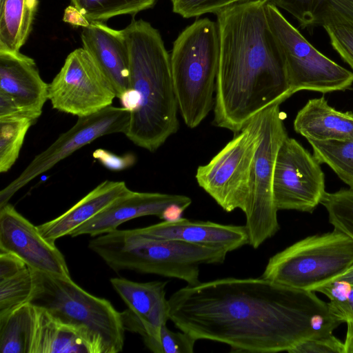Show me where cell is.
Wrapping results in <instances>:
<instances>
[{
	"instance_id": "1",
	"label": "cell",
	"mask_w": 353,
	"mask_h": 353,
	"mask_svg": "<svg viewBox=\"0 0 353 353\" xmlns=\"http://www.w3.org/2000/svg\"><path fill=\"white\" fill-rule=\"evenodd\" d=\"M170 320L197 341L228 345L231 352H289L328 336L342 322L314 291L259 278H224L187 285L168 299Z\"/></svg>"
},
{
	"instance_id": "2",
	"label": "cell",
	"mask_w": 353,
	"mask_h": 353,
	"mask_svg": "<svg viewBox=\"0 0 353 353\" xmlns=\"http://www.w3.org/2000/svg\"><path fill=\"white\" fill-rule=\"evenodd\" d=\"M267 0H250L215 15L219 63L214 124L238 133L291 92L284 58L265 15Z\"/></svg>"
},
{
	"instance_id": "3",
	"label": "cell",
	"mask_w": 353,
	"mask_h": 353,
	"mask_svg": "<svg viewBox=\"0 0 353 353\" xmlns=\"http://www.w3.org/2000/svg\"><path fill=\"white\" fill-rule=\"evenodd\" d=\"M130 57V87L139 97L124 134L136 145L151 152L179 130V105L170 56L159 31L143 19L123 30Z\"/></svg>"
},
{
	"instance_id": "4",
	"label": "cell",
	"mask_w": 353,
	"mask_h": 353,
	"mask_svg": "<svg viewBox=\"0 0 353 353\" xmlns=\"http://www.w3.org/2000/svg\"><path fill=\"white\" fill-rule=\"evenodd\" d=\"M88 248L115 272L154 274L190 285L200 282L201 265L222 263L228 253L221 247L145 236L134 229H117L94 236Z\"/></svg>"
},
{
	"instance_id": "5",
	"label": "cell",
	"mask_w": 353,
	"mask_h": 353,
	"mask_svg": "<svg viewBox=\"0 0 353 353\" xmlns=\"http://www.w3.org/2000/svg\"><path fill=\"white\" fill-rule=\"evenodd\" d=\"M32 272L34 285L28 303L79 331L90 353L123 350L125 329L121 312L108 300L86 292L71 277Z\"/></svg>"
},
{
	"instance_id": "6",
	"label": "cell",
	"mask_w": 353,
	"mask_h": 353,
	"mask_svg": "<svg viewBox=\"0 0 353 353\" xmlns=\"http://www.w3.org/2000/svg\"><path fill=\"white\" fill-rule=\"evenodd\" d=\"M170 56L179 110L188 128H196L214 105L219 63L216 21L203 18L187 26Z\"/></svg>"
},
{
	"instance_id": "7",
	"label": "cell",
	"mask_w": 353,
	"mask_h": 353,
	"mask_svg": "<svg viewBox=\"0 0 353 353\" xmlns=\"http://www.w3.org/2000/svg\"><path fill=\"white\" fill-rule=\"evenodd\" d=\"M353 264V240L334 229L307 236L272 256L263 279L302 290L314 291L335 279Z\"/></svg>"
},
{
	"instance_id": "8",
	"label": "cell",
	"mask_w": 353,
	"mask_h": 353,
	"mask_svg": "<svg viewBox=\"0 0 353 353\" xmlns=\"http://www.w3.org/2000/svg\"><path fill=\"white\" fill-rule=\"evenodd\" d=\"M269 27L281 50L292 94L301 90L321 93L343 91L353 83V72L314 48L281 12L267 1Z\"/></svg>"
},
{
	"instance_id": "9",
	"label": "cell",
	"mask_w": 353,
	"mask_h": 353,
	"mask_svg": "<svg viewBox=\"0 0 353 353\" xmlns=\"http://www.w3.org/2000/svg\"><path fill=\"white\" fill-rule=\"evenodd\" d=\"M280 103L260 112L261 140L257 148L243 213L248 243L258 248L279 230L273 195L274 167L279 149L288 136Z\"/></svg>"
},
{
	"instance_id": "10",
	"label": "cell",
	"mask_w": 353,
	"mask_h": 353,
	"mask_svg": "<svg viewBox=\"0 0 353 353\" xmlns=\"http://www.w3.org/2000/svg\"><path fill=\"white\" fill-rule=\"evenodd\" d=\"M260 140L259 113L207 164L196 170L195 178L199 187L228 212L245 209Z\"/></svg>"
},
{
	"instance_id": "11",
	"label": "cell",
	"mask_w": 353,
	"mask_h": 353,
	"mask_svg": "<svg viewBox=\"0 0 353 353\" xmlns=\"http://www.w3.org/2000/svg\"><path fill=\"white\" fill-rule=\"evenodd\" d=\"M115 97L113 86L83 48L68 55L48 84V99L52 108L77 117L111 105Z\"/></svg>"
},
{
	"instance_id": "12",
	"label": "cell",
	"mask_w": 353,
	"mask_h": 353,
	"mask_svg": "<svg viewBox=\"0 0 353 353\" xmlns=\"http://www.w3.org/2000/svg\"><path fill=\"white\" fill-rule=\"evenodd\" d=\"M130 119V112L128 110L112 105L92 114L78 117L71 128L36 155L17 177L1 190L0 208L8 203L14 194L30 181L79 149L105 135L125 134Z\"/></svg>"
},
{
	"instance_id": "13",
	"label": "cell",
	"mask_w": 353,
	"mask_h": 353,
	"mask_svg": "<svg viewBox=\"0 0 353 353\" xmlns=\"http://www.w3.org/2000/svg\"><path fill=\"white\" fill-rule=\"evenodd\" d=\"M319 161L296 139L287 136L276 156L273 195L276 208L312 212L325 194Z\"/></svg>"
},
{
	"instance_id": "14",
	"label": "cell",
	"mask_w": 353,
	"mask_h": 353,
	"mask_svg": "<svg viewBox=\"0 0 353 353\" xmlns=\"http://www.w3.org/2000/svg\"><path fill=\"white\" fill-rule=\"evenodd\" d=\"M0 252L14 254L34 270L71 277L65 257L55 244L46 241L37 226L9 203L0 208Z\"/></svg>"
},
{
	"instance_id": "15",
	"label": "cell",
	"mask_w": 353,
	"mask_h": 353,
	"mask_svg": "<svg viewBox=\"0 0 353 353\" xmlns=\"http://www.w3.org/2000/svg\"><path fill=\"white\" fill-rule=\"evenodd\" d=\"M110 283L128 306L121 312L125 330L143 336L170 320V304L165 297L167 281L141 283L115 277L110 279Z\"/></svg>"
},
{
	"instance_id": "16",
	"label": "cell",
	"mask_w": 353,
	"mask_h": 353,
	"mask_svg": "<svg viewBox=\"0 0 353 353\" xmlns=\"http://www.w3.org/2000/svg\"><path fill=\"white\" fill-rule=\"evenodd\" d=\"M191 203V199L185 195L132 190L74 229L69 236L88 234L94 237L115 230L121 224L140 216H157L163 219L170 206L180 205L188 208Z\"/></svg>"
},
{
	"instance_id": "17",
	"label": "cell",
	"mask_w": 353,
	"mask_h": 353,
	"mask_svg": "<svg viewBox=\"0 0 353 353\" xmlns=\"http://www.w3.org/2000/svg\"><path fill=\"white\" fill-rule=\"evenodd\" d=\"M0 94L35 121L48 99V84L41 77L33 59L20 52L0 51Z\"/></svg>"
},
{
	"instance_id": "18",
	"label": "cell",
	"mask_w": 353,
	"mask_h": 353,
	"mask_svg": "<svg viewBox=\"0 0 353 353\" xmlns=\"http://www.w3.org/2000/svg\"><path fill=\"white\" fill-rule=\"evenodd\" d=\"M134 230L143 236L157 239L221 247L228 252L249 242L245 225H223L181 217Z\"/></svg>"
},
{
	"instance_id": "19",
	"label": "cell",
	"mask_w": 353,
	"mask_h": 353,
	"mask_svg": "<svg viewBox=\"0 0 353 353\" xmlns=\"http://www.w3.org/2000/svg\"><path fill=\"white\" fill-rule=\"evenodd\" d=\"M83 48L88 52L113 86L117 97L130 87V57L122 30L103 22H90L81 34Z\"/></svg>"
},
{
	"instance_id": "20",
	"label": "cell",
	"mask_w": 353,
	"mask_h": 353,
	"mask_svg": "<svg viewBox=\"0 0 353 353\" xmlns=\"http://www.w3.org/2000/svg\"><path fill=\"white\" fill-rule=\"evenodd\" d=\"M132 190L124 181L105 180L58 217L37 226L48 242L70 234Z\"/></svg>"
},
{
	"instance_id": "21",
	"label": "cell",
	"mask_w": 353,
	"mask_h": 353,
	"mask_svg": "<svg viewBox=\"0 0 353 353\" xmlns=\"http://www.w3.org/2000/svg\"><path fill=\"white\" fill-rule=\"evenodd\" d=\"M294 129L307 141L352 138L353 113L334 109L324 97L312 99L298 112Z\"/></svg>"
},
{
	"instance_id": "22",
	"label": "cell",
	"mask_w": 353,
	"mask_h": 353,
	"mask_svg": "<svg viewBox=\"0 0 353 353\" xmlns=\"http://www.w3.org/2000/svg\"><path fill=\"white\" fill-rule=\"evenodd\" d=\"M291 14L303 28L353 26V0H267Z\"/></svg>"
},
{
	"instance_id": "23",
	"label": "cell",
	"mask_w": 353,
	"mask_h": 353,
	"mask_svg": "<svg viewBox=\"0 0 353 353\" xmlns=\"http://www.w3.org/2000/svg\"><path fill=\"white\" fill-rule=\"evenodd\" d=\"M36 307V306H35ZM32 353H90L75 328L36 307V328Z\"/></svg>"
},
{
	"instance_id": "24",
	"label": "cell",
	"mask_w": 353,
	"mask_h": 353,
	"mask_svg": "<svg viewBox=\"0 0 353 353\" xmlns=\"http://www.w3.org/2000/svg\"><path fill=\"white\" fill-rule=\"evenodd\" d=\"M39 0H0V51L19 52L30 33Z\"/></svg>"
},
{
	"instance_id": "25",
	"label": "cell",
	"mask_w": 353,
	"mask_h": 353,
	"mask_svg": "<svg viewBox=\"0 0 353 353\" xmlns=\"http://www.w3.org/2000/svg\"><path fill=\"white\" fill-rule=\"evenodd\" d=\"M36 328V307L27 303L0 316V352L32 353Z\"/></svg>"
},
{
	"instance_id": "26",
	"label": "cell",
	"mask_w": 353,
	"mask_h": 353,
	"mask_svg": "<svg viewBox=\"0 0 353 353\" xmlns=\"http://www.w3.org/2000/svg\"><path fill=\"white\" fill-rule=\"evenodd\" d=\"M313 156L325 163L349 188H353V137L341 140H308Z\"/></svg>"
},
{
	"instance_id": "27",
	"label": "cell",
	"mask_w": 353,
	"mask_h": 353,
	"mask_svg": "<svg viewBox=\"0 0 353 353\" xmlns=\"http://www.w3.org/2000/svg\"><path fill=\"white\" fill-rule=\"evenodd\" d=\"M89 22H103L110 18L136 14L152 8L157 0H70Z\"/></svg>"
},
{
	"instance_id": "28",
	"label": "cell",
	"mask_w": 353,
	"mask_h": 353,
	"mask_svg": "<svg viewBox=\"0 0 353 353\" xmlns=\"http://www.w3.org/2000/svg\"><path fill=\"white\" fill-rule=\"evenodd\" d=\"M34 122L26 118L0 119V172H7L17 160L26 135Z\"/></svg>"
},
{
	"instance_id": "29",
	"label": "cell",
	"mask_w": 353,
	"mask_h": 353,
	"mask_svg": "<svg viewBox=\"0 0 353 353\" xmlns=\"http://www.w3.org/2000/svg\"><path fill=\"white\" fill-rule=\"evenodd\" d=\"M34 285L32 270L28 266L12 276L0 280V316L28 303Z\"/></svg>"
},
{
	"instance_id": "30",
	"label": "cell",
	"mask_w": 353,
	"mask_h": 353,
	"mask_svg": "<svg viewBox=\"0 0 353 353\" xmlns=\"http://www.w3.org/2000/svg\"><path fill=\"white\" fill-rule=\"evenodd\" d=\"M321 204L326 209L334 229L353 240V188L326 192Z\"/></svg>"
},
{
	"instance_id": "31",
	"label": "cell",
	"mask_w": 353,
	"mask_h": 353,
	"mask_svg": "<svg viewBox=\"0 0 353 353\" xmlns=\"http://www.w3.org/2000/svg\"><path fill=\"white\" fill-rule=\"evenodd\" d=\"M141 337L145 345L154 353H192L197 341L183 331H171L166 324Z\"/></svg>"
},
{
	"instance_id": "32",
	"label": "cell",
	"mask_w": 353,
	"mask_h": 353,
	"mask_svg": "<svg viewBox=\"0 0 353 353\" xmlns=\"http://www.w3.org/2000/svg\"><path fill=\"white\" fill-rule=\"evenodd\" d=\"M315 292L325 295L328 307L342 323L353 321V285L343 281L333 280Z\"/></svg>"
},
{
	"instance_id": "33",
	"label": "cell",
	"mask_w": 353,
	"mask_h": 353,
	"mask_svg": "<svg viewBox=\"0 0 353 353\" xmlns=\"http://www.w3.org/2000/svg\"><path fill=\"white\" fill-rule=\"evenodd\" d=\"M250 0H171L173 12L183 18L198 17L205 14H216L236 3Z\"/></svg>"
},
{
	"instance_id": "34",
	"label": "cell",
	"mask_w": 353,
	"mask_h": 353,
	"mask_svg": "<svg viewBox=\"0 0 353 353\" xmlns=\"http://www.w3.org/2000/svg\"><path fill=\"white\" fill-rule=\"evenodd\" d=\"M332 48L353 70V26L333 24L323 28Z\"/></svg>"
},
{
	"instance_id": "35",
	"label": "cell",
	"mask_w": 353,
	"mask_h": 353,
	"mask_svg": "<svg viewBox=\"0 0 353 353\" xmlns=\"http://www.w3.org/2000/svg\"><path fill=\"white\" fill-rule=\"evenodd\" d=\"M289 353H345L344 343L332 334L306 339L291 349Z\"/></svg>"
},
{
	"instance_id": "36",
	"label": "cell",
	"mask_w": 353,
	"mask_h": 353,
	"mask_svg": "<svg viewBox=\"0 0 353 353\" xmlns=\"http://www.w3.org/2000/svg\"><path fill=\"white\" fill-rule=\"evenodd\" d=\"M92 157L105 168L113 171L128 169L132 167L136 161L135 157L131 153L120 156L101 148L95 150L92 153Z\"/></svg>"
},
{
	"instance_id": "37",
	"label": "cell",
	"mask_w": 353,
	"mask_h": 353,
	"mask_svg": "<svg viewBox=\"0 0 353 353\" xmlns=\"http://www.w3.org/2000/svg\"><path fill=\"white\" fill-rule=\"evenodd\" d=\"M28 265L13 254L0 252V280L12 276Z\"/></svg>"
},
{
	"instance_id": "38",
	"label": "cell",
	"mask_w": 353,
	"mask_h": 353,
	"mask_svg": "<svg viewBox=\"0 0 353 353\" xmlns=\"http://www.w3.org/2000/svg\"><path fill=\"white\" fill-rule=\"evenodd\" d=\"M122 108L128 110L130 113L135 112L139 105V97L137 92L129 88L119 97Z\"/></svg>"
},
{
	"instance_id": "39",
	"label": "cell",
	"mask_w": 353,
	"mask_h": 353,
	"mask_svg": "<svg viewBox=\"0 0 353 353\" xmlns=\"http://www.w3.org/2000/svg\"><path fill=\"white\" fill-rule=\"evenodd\" d=\"M347 332L344 341L345 353H353V321H347Z\"/></svg>"
},
{
	"instance_id": "40",
	"label": "cell",
	"mask_w": 353,
	"mask_h": 353,
	"mask_svg": "<svg viewBox=\"0 0 353 353\" xmlns=\"http://www.w3.org/2000/svg\"><path fill=\"white\" fill-rule=\"evenodd\" d=\"M334 280L343 281L353 285V264Z\"/></svg>"
}]
</instances>
